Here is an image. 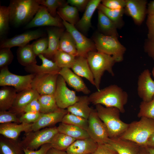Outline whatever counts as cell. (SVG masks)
<instances>
[{
  "label": "cell",
  "instance_id": "cell-31",
  "mask_svg": "<svg viewBox=\"0 0 154 154\" xmlns=\"http://www.w3.org/2000/svg\"><path fill=\"white\" fill-rule=\"evenodd\" d=\"M98 26L102 34L119 37L117 28L115 24L103 12L98 11Z\"/></svg>",
  "mask_w": 154,
  "mask_h": 154
},
{
  "label": "cell",
  "instance_id": "cell-6",
  "mask_svg": "<svg viewBox=\"0 0 154 154\" xmlns=\"http://www.w3.org/2000/svg\"><path fill=\"white\" fill-rule=\"evenodd\" d=\"M97 51L112 56L116 62L122 61L126 48L116 37L97 33L94 39Z\"/></svg>",
  "mask_w": 154,
  "mask_h": 154
},
{
  "label": "cell",
  "instance_id": "cell-4",
  "mask_svg": "<svg viewBox=\"0 0 154 154\" xmlns=\"http://www.w3.org/2000/svg\"><path fill=\"white\" fill-rule=\"evenodd\" d=\"M95 110L107 127L109 138H119L125 131L129 124L121 119V112L118 108L97 104L96 105Z\"/></svg>",
  "mask_w": 154,
  "mask_h": 154
},
{
  "label": "cell",
  "instance_id": "cell-32",
  "mask_svg": "<svg viewBox=\"0 0 154 154\" xmlns=\"http://www.w3.org/2000/svg\"><path fill=\"white\" fill-rule=\"evenodd\" d=\"M57 128L58 132L65 134L76 140L90 137L86 131L76 126L61 122Z\"/></svg>",
  "mask_w": 154,
  "mask_h": 154
},
{
  "label": "cell",
  "instance_id": "cell-48",
  "mask_svg": "<svg viewBox=\"0 0 154 154\" xmlns=\"http://www.w3.org/2000/svg\"><path fill=\"white\" fill-rule=\"evenodd\" d=\"M91 154H118L115 149L107 143L98 144L96 150Z\"/></svg>",
  "mask_w": 154,
  "mask_h": 154
},
{
  "label": "cell",
  "instance_id": "cell-51",
  "mask_svg": "<svg viewBox=\"0 0 154 154\" xmlns=\"http://www.w3.org/2000/svg\"><path fill=\"white\" fill-rule=\"evenodd\" d=\"M144 48L145 51L154 60V39H147L145 43Z\"/></svg>",
  "mask_w": 154,
  "mask_h": 154
},
{
  "label": "cell",
  "instance_id": "cell-21",
  "mask_svg": "<svg viewBox=\"0 0 154 154\" xmlns=\"http://www.w3.org/2000/svg\"><path fill=\"white\" fill-rule=\"evenodd\" d=\"M38 56L42 60V64L38 65L35 64L25 67V70L27 72L35 74L43 73L59 74L61 68L54 62L46 58L42 54L39 55Z\"/></svg>",
  "mask_w": 154,
  "mask_h": 154
},
{
  "label": "cell",
  "instance_id": "cell-19",
  "mask_svg": "<svg viewBox=\"0 0 154 154\" xmlns=\"http://www.w3.org/2000/svg\"><path fill=\"white\" fill-rule=\"evenodd\" d=\"M33 123L27 124L11 122L1 124L0 134L6 138L14 140H17L22 132L27 133L32 131Z\"/></svg>",
  "mask_w": 154,
  "mask_h": 154
},
{
  "label": "cell",
  "instance_id": "cell-13",
  "mask_svg": "<svg viewBox=\"0 0 154 154\" xmlns=\"http://www.w3.org/2000/svg\"><path fill=\"white\" fill-rule=\"evenodd\" d=\"M45 26L60 28L64 27L62 20L60 17H53L45 6L40 5L38 11L32 19L26 25L25 28Z\"/></svg>",
  "mask_w": 154,
  "mask_h": 154
},
{
  "label": "cell",
  "instance_id": "cell-30",
  "mask_svg": "<svg viewBox=\"0 0 154 154\" xmlns=\"http://www.w3.org/2000/svg\"><path fill=\"white\" fill-rule=\"evenodd\" d=\"M0 154H25L20 141L2 135L0 138Z\"/></svg>",
  "mask_w": 154,
  "mask_h": 154
},
{
  "label": "cell",
  "instance_id": "cell-24",
  "mask_svg": "<svg viewBox=\"0 0 154 154\" xmlns=\"http://www.w3.org/2000/svg\"><path fill=\"white\" fill-rule=\"evenodd\" d=\"M107 143L112 146L118 154H137L140 147L132 141L119 138H109Z\"/></svg>",
  "mask_w": 154,
  "mask_h": 154
},
{
  "label": "cell",
  "instance_id": "cell-49",
  "mask_svg": "<svg viewBox=\"0 0 154 154\" xmlns=\"http://www.w3.org/2000/svg\"><path fill=\"white\" fill-rule=\"evenodd\" d=\"M38 98L35 99L27 104L24 108L23 114L29 112H40V106Z\"/></svg>",
  "mask_w": 154,
  "mask_h": 154
},
{
  "label": "cell",
  "instance_id": "cell-16",
  "mask_svg": "<svg viewBox=\"0 0 154 154\" xmlns=\"http://www.w3.org/2000/svg\"><path fill=\"white\" fill-rule=\"evenodd\" d=\"M125 13L131 17L135 23L141 25L147 13V1L145 0H125Z\"/></svg>",
  "mask_w": 154,
  "mask_h": 154
},
{
  "label": "cell",
  "instance_id": "cell-11",
  "mask_svg": "<svg viewBox=\"0 0 154 154\" xmlns=\"http://www.w3.org/2000/svg\"><path fill=\"white\" fill-rule=\"evenodd\" d=\"M59 75L51 73L35 74L32 82V88L40 95L54 94Z\"/></svg>",
  "mask_w": 154,
  "mask_h": 154
},
{
  "label": "cell",
  "instance_id": "cell-50",
  "mask_svg": "<svg viewBox=\"0 0 154 154\" xmlns=\"http://www.w3.org/2000/svg\"><path fill=\"white\" fill-rule=\"evenodd\" d=\"M146 25L148 29L147 39H154V15H147Z\"/></svg>",
  "mask_w": 154,
  "mask_h": 154
},
{
  "label": "cell",
  "instance_id": "cell-58",
  "mask_svg": "<svg viewBox=\"0 0 154 154\" xmlns=\"http://www.w3.org/2000/svg\"><path fill=\"white\" fill-rule=\"evenodd\" d=\"M146 147L150 154H154V148L149 147Z\"/></svg>",
  "mask_w": 154,
  "mask_h": 154
},
{
  "label": "cell",
  "instance_id": "cell-34",
  "mask_svg": "<svg viewBox=\"0 0 154 154\" xmlns=\"http://www.w3.org/2000/svg\"><path fill=\"white\" fill-rule=\"evenodd\" d=\"M58 9L57 13L60 17L70 24L74 25L79 20L78 9L76 7L66 4Z\"/></svg>",
  "mask_w": 154,
  "mask_h": 154
},
{
  "label": "cell",
  "instance_id": "cell-41",
  "mask_svg": "<svg viewBox=\"0 0 154 154\" xmlns=\"http://www.w3.org/2000/svg\"><path fill=\"white\" fill-rule=\"evenodd\" d=\"M137 117H145L154 120V96L148 102L142 101L139 106Z\"/></svg>",
  "mask_w": 154,
  "mask_h": 154
},
{
  "label": "cell",
  "instance_id": "cell-52",
  "mask_svg": "<svg viewBox=\"0 0 154 154\" xmlns=\"http://www.w3.org/2000/svg\"><path fill=\"white\" fill-rule=\"evenodd\" d=\"M52 147L50 143L42 145L40 148L36 150H31L23 149L25 154H46L48 150Z\"/></svg>",
  "mask_w": 154,
  "mask_h": 154
},
{
  "label": "cell",
  "instance_id": "cell-56",
  "mask_svg": "<svg viewBox=\"0 0 154 154\" xmlns=\"http://www.w3.org/2000/svg\"><path fill=\"white\" fill-rule=\"evenodd\" d=\"M154 149V131L150 136L147 143V147Z\"/></svg>",
  "mask_w": 154,
  "mask_h": 154
},
{
  "label": "cell",
  "instance_id": "cell-29",
  "mask_svg": "<svg viewBox=\"0 0 154 154\" xmlns=\"http://www.w3.org/2000/svg\"><path fill=\"white\" fill-rule=\"evenodd\" d=\"M17 54L19 62L25 67L37 63V56L33 51L32 44L19 47Z\"/></svg>",
  "mask_w": 154,
  "mask_h": 154
},
{
  "label": "cell",
  "instance_id": "cell-54",
  "mask_svg": "<svg viewBox=\"0 0 154 154\" xmlns=\"http://www.w3.org/2000/svg\"><path fill=\"white\" fill-rule=\"evenodd\" d=\"M147 13L148 15H154V0L150 1L148 4Z\"/></svg>",
  "mask_w": 154,
  "mask_h": 154
},
{
  "label": "cell",
  "instance_id": "cell-37",
  "mask_svg": "<svg viewBox=\"0 0 154 154\" xmlns=\"http://www.w3.org/2000/svg\"><path fill=\"white\" fill-rule=\"evenodd\" d=\"M76 140L65 134L58 132L54 137L50 143L52 147L65 151Z\"/></svg>",
  "mask_w": 154,
  "mask_h": 154
},
{
  "label": "cell",
  "instance_id": "cell-40",
  "mask_svg": "<svg viewBox=\"0 0 154 154\" xmlns=\"http://www.w3.org/2000/svg\"><path fill=\"white\" fill-rule=\"evenodd\" d=\"M10 22L9 11L8 7H0V36L1 38L8 31Z\"/></svg>",
  "mask_w": 154,
  "mask_h": 154
},
{
  "label": "cell",
  "instance_id": "cell-17",
  "mask_svg": "<svg viewBox=\"0 0 154 154\" xmlns=\"http://www.w3.org/2000/svg\"><path fill=\"white\" fill-rule=\"evenodd\" d=\"M68 113L67 109L47 113H41L38 119L32 124V131H36L62 122L64 116Z\"/></svg>",
  "mask_w": 154,
  "mask_h": 154
},
{
  "label": "cell",
  "instance_id": "cell-38",
  "mask_svg": "<svg viewBox=\"0 0 154 154\" xmlns=\"http://www.w3.org/2000/svg\"><path fill=\"white\" fill-rule=\"evenodd\" d=\"M54 62L60 68H71L74 64L76 57L60 50H58L54 57Z\"/></svg>",
  "mask_w": 154,
  "mask_h": 154
},
{
  "label": "cell",
  "instance_id": "cell-42",
  "mask_svg": "<svg viewBox=\"0 0 154 154\" xmlns=\"http://www.w3.org/2000/svg\"><path fill=\"white\" fill-rule=\"evenodd\" d=\"M40 5L45 6L53 17H56L57 9L66 4L64 1L60 0H37Z\"/></svg>",
  "mask_w": 154,
  "mask_h": 154
},
{
  "label": "cell",
  "instance_id": "cell-1",
  "mask_svg": "<svg viewBox=\"0 0 154 154\" xmlns=\"http://www.w3.org/2000/svg\"><path fill=\"white\" fill-rule=\"evenodd\" d=\"M90 103L96 105L118 108L121 113L125 112L124 106L128 98L127 93L116 84H112L92 93L89 96Z\"/></svg>",
  "mask_w": 154,
  "mask_h": 154
},
{
  "label": "cell",
  "instance_id": "cell-44",
  "mask_svg": "<svg viewBox=\"0 0 154 154\" xmlns=\"http://www.w3.org/2000/svg\"><path fill=\"white\" fill-rule=\"evenodd\" d=\"M33 51L36 56L43 54L48 47V38L43 37L36 40L32 44Z\"/></svg>",
  "mask_w": 154,
  "mask_h": 154
},
{
  "label": "cell",
  "instance_id": "cell-12",
  "mask_svg": "<svg viewBox=\"0 0 154 154\" xmlns=\"http://www.w3.org/2000/svg\"><path fill=\"white\" fill-rule=\"evenodd\" d=\"M61 19L64 26L66 31L71 34L75 41L78 56L86 57L89 52L94 51V49H96L95 44L80 33L74 25Z\"/></svg>",
  "mask_w": 154,
  "mask_h": 154
},
{
  "label": "cell",
  "instance_id": "cell-18",
  "mask_svg": "<svg viewBox=\"0 0 154 154\" xmlns=\"http://www.w3.org/2000/svg\"><path fill=\"white\" fill-rule=\"evenodd\" d=\"M40 95L32 88L18 92L12 107L9 110L17 115H21L26 106L35 99L38 98Z\"/></svg>",
  "mask_w": 154,
  "mask_h": 154
},
{
  "label": "cell",
  "instance_id": "cell-33",
  "mask_svg": "<svg viewBox=\"0 0 154 154\" xmlns=\"http://www.w3.org/2000/svg\"><path fill=\"white\" fill-rule=\"evenodd\" d=\"M58 50L76 57L78 56L75 41L71 34L67 31H64L60 37Z\"/></svg>",
  "mask_w": 154,
  "mask_h": 154
},
{
  "label": "cell",
  "instance_id": "cell-47",
  "mask_svg": "<svg viewBox=\"0 0 154 154\" xmlns=\"http://www.w3.org/2000/svg\"><path fill=\"white\" fill-rule=\"evenodd\" d=\"M125 0H103L101 3L108 8L117 9H124Z\"/></svg>",
  "mask_w": 154,
  "mask_h": 154
},
{
  "label": "cell",
  "instance_id": "cell-57",
  "mask_svg": "<svg viewBox=\"0 0 154 154\" xmlns=\"http://www.w3.org/2000/svg\"><path fill=\"white\" fill-rule=\"evenodd\" d=\"M137 154H150L146 147H140Z\"/></svg>",
  "mask_w": 154,
  "mask_h": 154
},
{
  "label": "cell",
  "instance_id": "cell-15",
  "mask_svg": "<svg viewBox=\"0 0 154 154\" xmlns=\"http://www.w3.org/2000/svg\"><path fill=\"white\" fill-rule=\"evenodd\" d=\"M44 34L39 29L27 31L3 40L1 42L0 48L24 46L31 41L43 37Z\"/></svg>",
  "mask_w": 154,
  "mask_h": 154
},
{
  "label": "cell",
  "instance_id": "cell-59",
  "mask_svg": "<svg viewBox=\"0 0 154 154\" xmlns=\"http://www.w3.org/2000/svg\"><path fill=\"white\" fill-rule=\"evenodd\" d=\"M152 76L154 78V66L152 69Z\"/></svg>",
  "mask_w": 154,
  "mask_h": 154
},
{
  "label": "cell",
  "instance_id": "cell-27",
  "mask_svg": "<svg viewBox=\"0 0 154 154\" xmlns=\"http://www.w3.org/2000/svg\"><path fill=\"white\" fill-rule=\"evenodd\" d=\"M89 96H79L78 100L67 108L68 113L88 119L92 110L89 106Z\"/></svg>",
  "mask_w": 154,
  "mask_h": 154
},
{
  "label": "cell",
  "instance_id": "cell-10",
  "mask_svg": "<svg viewBox=\"0 0 154 154\" xmlns=\"http://www.w3.org/2000/svg\"><path fill=\"white\" fill-rule=\"evenodd\" d=\"M56 104L60 109H65L77 101L79 96L75 91L69 89L63 78L59 75L56 90L54 94Z\"/></svg>",
  "mask_w": 154,
  "mask_h": 154
},
{
  "label": "cell",
  "instance_id": "cell-25",
  "mask_svg": "<svg viewBox=\"0 0 154 154\" xmlns=\"http://www.w3.org/2000/svg\"><path fill=\"white\" fill-rule=\"evenodd\" d=\"M71 68L76 74L86 78L95 86L93 76L86 57L77 56Z\"/></svg>",
  "mask_w": 154,
  "mask_h": 154
},
{
  "label": "cell",
  "instance_id": "cell-45",
  "mask_svg": "<svg viewBox=\"0 0 154 154\" xmlns=\"http://www.w3.org/2000/svg\"><path fill=\"white\" fill-rule=\"evenodd\" d=\"M17 114L10 111H0V124L13 122L20 123Z\"/></svg>",
  "mask_w": 154,
  "mask_h": 154
},
{
  "label": "cell",
  "instance_id": "cell-55",
  "mask_svg": "<svg viewBox=\"0 0 154 154\" xmlns=\"http://www.w3.org/2000/svg\"><path fill=\"white\" fill-rule=\"evenodd\" d=\"M46 154H68L66 151L59 150L51 147L48 151Z\"/></svg>",
  "mask_w": 154,
  "mask_h": 154
},
{
  "label": "cell",
  "instance_id": "cell-8",
  "mask_svg": "<svg viewBox=\"0 0 154 154\" xmlns=\"http://www.w3.org/2000/svg\"><path fill=\"white\" fill-rule=\"evenodd\" d=\"M35 74L21 76L11 73L8 66L0 69V86L14 87L17 92L32 88L31 84Z\"/></svg>",
  "mask_w": 154,
  "mask_h": 154
},
{
  "label": "cell",
  "instance_id": "cell-26",
  "mask_svg": "<svg viewBox=\"0 0 154 154\" xmlns=\"http://www.w3.org/2000/svg\"><path fill=\"white\" fill-rule=\"evenodd\" d=\"M101 1V0H89L82 18L76 24L79 29L86 32L90 28L92 17Z\"/></svg>",
  "mask_w": 154,
  "mask_h": 154
},
{
  "label": "cell",
  "instance_id": "cell-43",
  "mask_svg": "<svg viewBox=\"0 0 154 154\" xmlns=\"http://www.w3.org/2000/svg\"><path fill=\"white\" fill-rule=\"evenodd\" d=\"M11 48H0V68L8 66L12 62L14 56Z\"/></svg>",
  "mask_w": 154,
  "mask_h": 154
},
{
  "label": "cell",
  "instance_id": "cell-5",
  "mask_svg": "<svg viewBox=\"0 0 154 154\" xmlns=\"http://www.w3.org/2000/svg\"><path fill=\"white\" fill-rule=\"evenodd\" d=\"M86 58L93 76L94 86L99 90L102 77L105 71L114 76L113 67L116 62L112 56L98 51L89 52Z\"/></svg>",
  "mask_w": 154,
  "mask_h": 154
},
{
  "label": "cell",
  "instance_id": "cell-46",
  "mask_svg": "<svg viewBox=\"0 0 154 154\" xmlns=\"http://www.w3.org/2000/svg\"><path fill=\"white\" fill-rule=\"evenodd\" d=\"M41 114L40 112H27L21 115L19 117L20 123L31 124L36 122Z\"/></svg>",
  "mask_w": 154,
  "mask_h": 154
},
{
  "label": "cell",
  "instance_id": "cell-36",
  "mask_svg": "<svg viewBox=\"0 0 154 154\" xmlns=\"http://www.w3.org/2000/svg\"><path fill=\"white\" fill-rule=\"evenodd\" d=\"M38 100L40 104L41 113L52 112L61 109L57 106L54 94L40 95Z\"/></svg>",
  "mask_w": 154,
  "mask_h": 154
},
{
  "label": "cell",
  "instance_id": "cell-20",
  "mask_svg": "<svg viewBox=\"0 0 154 154\" xmlns=\"http://www.w3.org/2000/svg\"><path fill=\"white\" fill-rule=\"evenodd\" d=\"M59 74L63 78L66 83L75 91L82 92L85 94L90 93V90L80 77L75 74L70 68H61Z\"/></svg>",
  "mask_w": 154,
  "mask_h": 154
},
{
  "label": "cell",
  "instance_id": "cell-9",
  "mask_svg": "<svg viewBox=\"0 0 154 154\" xmlns=\"http://www.w3.org/2000/svg\"><path fill=\"white\" fill-rule=\"evenodd\" d=\"M88 120L87 131L90 137L98 144L107 143L109 139L107 129L95 109H92Z\"/></svg>",
  "mask_w": 154,
  "mask_h": 154
},
{
  "label": "cell",
  "instance_id": "cell-3",
  "mask_svg": "<svg viewBox=\"0 0 154 154\" xmlns=\"http://www.w3.org/2000/svg\"><path fill=\"white\" fill-rule=\"evenodd\" d=\"M154 131V120L141 117L139 120L129 124L125 132L118 138L132 141L140 147H147L150 136Z\"/></svg>",
  "mask_w": 154,
  "mask_h": 154
},
{
  "label": "cell",
  "instance_id": "cell-2",
  "mask_svg": "<svg viewBox=\"0 0 154 154\" xmlns=\"http://www.w3.org/2000/svg\"><path fill=\"white\" fill-rule=\"evenodd\" d=\"M37 0H11L8 6L10 23L17 27L33 18L40 7Z\"/></svg>",
  "mask_w": 154,
  "mask_h": 154
},
{
  "label": "cell",
  "instance_id": "cell-35",
  "mask_svg": "<svg viewBox=\"0 0 154 154\" xmlns=\"http://www.w3.org/2000/svg\"><path fill=\"white\" fill-rule=\"evenodd\" d=\"M98 9L103 12L116 25L117 29H121L124 25L123 16L125 13L124 9H111L104 6L101 3Z\"/></svg>",
  "mask_w": 154,
  "mask_h": 154
},
{
  "label": "cell",
  "instance_id": "cell-7",
  "mask_svg": "<svg viewBox=\"0 0 154 154\" xmlns=\"http://www.w3.org/2000/svg\"><path fill=\"white\" fill-rule=\"evenodd\" d=\"M58 132L56 127L32 131L25 133L23 139L20 143L23 149L36 150L44 144L50 143Z\"/></svg>",
  "mask_w": 154,
  "mask_h": 154
},
{
  "label": "cell",
  "instance_id": "cell-23",
  "mask_svg": "<svg viewBox=\"0 0 154 154\" xmlns=\"http://www.w3.org/2000/svg\"><path fill=\"white\" fill-rule=\"evenodd\" d=\"M48 45L47 49L42 54L46 58H54L58 50L60 37L64 31L63 28L55 27L47 28Z\"/></svg>",
  "mask_w": 154,
  "mask_h": 154
},
{
  "label": "cell",
  "instance_id": "cell-28",
  "mask_svg": "<svg viewBox=\"0 0 154 154\" xmlns=\"http://www.w3.org/2000/svg\"><path fill=\"white\" fill-rule=\"evenodd\" d=\"M17 93L13 87H1L0 89V111L9 110L11 108Z\"/></svg>",
  "mask_w": 154,
  "mask_h": 154
},
{
  "label": "cell",
  "instance_id": "cell-14",
  "mask_svg": "<svg viewBox=\"0 0 154 154\" xmlns=\"http://www.w3.org/2000/svg\"><path fill=\"white\" fill-rule=\"evenodd\" d=\"M148 69L144 70L139 75L137 81V94L144 102H148L154 96V80Z\"/></svg>",
  "mask_w": 154,
  "mask_h": 154
},
{
  "label": "cell",
  "instance_id": "cell-22",
  "mask_svg": "<svg viewBox=\"0 0 154 154\" xmlns=\"http://www.w3.org/2000/svg\"><path fill=\"white\" fill-rule=\"evenodd\" d=\"M98 146L97 143L89 137L76 140L65 151L68 154H91Z\"/></svg>",
  "mask_w": 154,
  "mask_h": 154
},
{
  "label": "cell",
  "instance_id": "cell-53",
  "mask_svg": "<svg viewBox=\"0 0 154 154\" xmlns=\"http://www.w3.org/2000/svg\"><path fill=\"white\" fill-rule=\"evenodd\" d=\"M89 0H68L67 3L76 7L78 10H82L86 8Z\"/></svg>",
  "mask_w": 154,
  "mask_h": 154
},
{
  "label": "cell",
  "instance_id": "cell-39",
  "mask_svg": "<svg viewBox=\"0 0 154 154\" xmlns=\"http://www.w3.org/2000/svg\"><path fill=\"white\" fill-rule=\"evenodd\" d=\"M61 122L79 127L86 131L88 125V119L68 112L64 116Z\"/></svg>",
  "mask_w": 154,
  "mask_h": 154
}]
</instances>
